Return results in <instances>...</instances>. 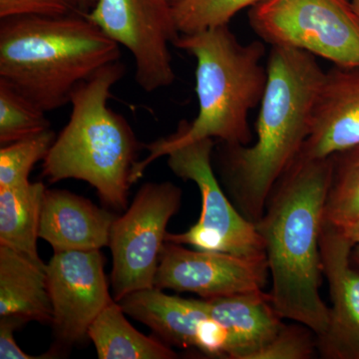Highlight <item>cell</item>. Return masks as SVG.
<instances>
[{
    "label": "cell",
    "mask_w": 359,
    "mask_h": 359,
    "mask_svg": "<svg viewBox=\"0 0 359 359\" xmlns=\"http://www.w3.org/2000/svg\"><path fill=\"white\" fill-rule=\"evenodd\" d=\"M46 190L42 182L30 181L0 188V245L36 262H42L37 240Z\"/></svg>",
    "instance_id": "obj_18"
},
{
    "label": "cell",
    "mask_w": 359,
    "mask_h": 359,
    "mask_svg": "<svg viewBox=\"0 0 359 359\" xmlns=\"http://www.w3.org/2000/svg\"><path fill=\"white\" fill-rule=\"evenodd\" d=\"M250 27L271 46L289 47L359 67V14L351 0H263L250 7Z\"/></svg>",
    "instance_id": "obj_6"
},
{
    "label": "cell",
    "mask_w": 359,
    "mask_h": 359,
    "mask_svg": "<svg viewBox=\"0 0 359 359\" xmlns=\"http://www.w3.org/2000/svg\"><path fill=\"white\" fill-rule=\"evenodd\" d=\"M353 259L356 264H359V245H354L353 250Z\"/></svg>",
    "instance_id": "obj_29"
},
{
    "label": "cell",
    "mask_w": 359,
    "mask_h": 359,
    "mask_svg": "<svg viewBox=\"0 0 359 359\" xmlns=\"http://www.w3.org/2000/svg\"><path fill=\"white\" fill-rule=\"evenodd\" d=\"M181 189L171 182L146 183L111 229V287L120 302L131 292L154 287L167 226L182 205Z\"/></svg>",
    "instance_id": "obj_8"
},
{
    "label": "cell",
    "mask_w": 359,
    "mask_h": 359,
    "mask_svg": "<svg viewBox=\"0 0 359 359\" xmlns=\"http://www.w3.org/2000/svg\"><path fill=\"white\" fill-rule=\"evenodd\" d=\"M269 275L266 257L250 259L229 252L190 250L166 242L154 287L214 299L263 290Z\"/></svg>",
    "instance_id": "obj_11"
},
{
    "label": "cell",
    "mask_w": 359,
    "mask_h": 359,
    "mask_svg": "<svg viewBox=\"0 0 359 359\" xmlns=\"http://www.w3.org/2000/svg\"><path fill=\"white\" fill-rule=\"evenodd\" d=\"M120 55L85 13L0 18V79L46 112L70 103L78 84Z\"/></svg>",
    "instance_id": "obj_4"
},
{
    "label": "cell",
    "mask_w": 359,
    "mask_h": 359,
    "mask_svg": "<svg viewBox=\"0 0 359 359\" xmlns=\"http://www.w3.org/2000/svg\"><path fill=\"white\" fill-rule=\"evenodd\" d=\"M125 73V65L115 61L77 85L71 95L69 121L42 165V176L50 183L67 179L87 182L103 204L116 211L128 208L132 172L140 148L128 121L108 105L111 90Z\"/></svg>",
    "instance_id": "obj_5"
},
{
    "label": "cell",
    "mask_w": 359,
    "mask_h": 359,
    "mask_svg": "<svg viewBox=\"0 0 359 359\" xmlns=\"http://www.w3.org/2000/svg\"><path fill=\"white\" fill-rule=\"evenodd\" d=\"M263 0H182L173 6L177 27L181 34H192L229 25L231 18L247 7Z\"/></svg>",
    "instance_id": "obj_23"
},
{
    "label": "cell",
    "mask_w": 359,
    "mask_h": 359,
    "mask_svg": "<svg viewBox=\"0 0 359 359\" xmlns=\"http://www.w3.org/2000/svg\"><path fill=\"white\" fill-rule=\"evenodd\" d=\"M204 299L210 316L230 332V359H252L285 325L264 290Z\"/></svg>",
    "instance_id": "obj_16"
},
{
    "label": "cell",
    "mask_w": 359,
    "mask_h": 359,
    "mask_svg": "<svg viewBox=\"0 0 359 359\" xmlns=\"http://www.w3.org/2000/svg\"><path fill=\"white\" fill-rule=\"evenodd\" d=\"M353 243L339 229L323 222L320 235L323 273L332 308L327 330L316 346L330 359H359V271L351 266Z\"/></svg>",
    "instance_id": "obj_12"
},
{
    "label": "cell",
    "mask_w": 359,
    "mask_h": 359,
    "mask_svg": "<svg viewBox=\"0 0 359 359\" xmlns=\"http://www.w3.org/2000/svg\"><path fill=\"white\" fill-rule=\"evenodd\" d=\"M162 290H137L118 302L125 313L147 325L166 344L204 353L217 330L205 299H183Z\"/></svg>",
    "instance_id": "obj_14"
},
{
    "label": "cell",
    "mask_w": 359,
    "mask_h": 359,
    "mask_svg": "<svg viewBox=\"0 0 359 359\" xmlns=\"http://www.w3.org/2000/svg\"><path fill=\"white\" fill-rule=\"evenodd\" d=\"M80 0H0V18L13 16H57L82 14Z\"/></svg>",
    "instance_id": "obj_25"
},
{
    "label": "cell",
    "mask_w": 359,
    "mask_h": 359,
    "mask_svg": "<svg viewBox=\"0 0 359 359\" xmlns=\"http://www.w3.org/2000/svg\"><path fill=\"white\" fill-rule=\"evenodd\" d=\"M340 231L353 243L354 245H359V219L354 222L351 226H347V228L344 229V230Z\"/></svg>",
    "instance_id": "obj_27"
},
{
    "label": "cell",
    "mask_w": 359,
    "mask_h": 359,
    "mask_svg": "<svg viewBox=\"0 0 359 359\" xmlns=\"http://www.w3.org/2000/svg\"><path fill=\"white\" fill-rule=\"evenodd\" d=\"M268 82L252 146L221 143L215 159L226 195L257 223L278 180L301 154L311 130L314 103L325 72L316 56L271 46Z\"/></svg>",
    "instance_id": "obj_1"
},
{
    "label": "cell",
    "mask_w": 359,
    "mask_h": 359,
    "mask_svg": "<svg viewBox=\"0 0 359 359\" xmlns=\"http://www.w3.org/2000/svg\"><path fill=\"white\" fill-rule=\"evenodd\" d=\"M25 321L15 316H0V358L1 359H53L60 358L61 353L51 348L41 355L25 353L16 344L14 332L25 325Z\"/></svg>",
    "instance_id": "obj_26"
},
{
    "label": "cell",
    "mask_w": 359,
    "mask_h": 359,
    "mask_svg": "<svg viewBox=\"0 0 359 359\" xmlns=\"http://www.w3.org/2000/svg\"><path fill=\"white\" fill-rule=\"evenodd\" d=\"M0 316L52 323L46 264L4 245H0Z\"/></svg>",
    "instance_id": "obj_17"
},
{
    "label": "cell",
    "mask_w": 359,
    "mask_h": 359,
    "mask_svg": "<svg viewBox=\"0 0 359 359\" xmlns=\"http://www.w3.org/2000/svg\"><path fill=\"white\" fill-rule=\"evenodd\" d=\"M119 302L101 311L88 330L100 359H174L178 354L162 339L141 334L127 320Z\"/></svg>",
    "instance_id": "obj_19"
},
{
    "label": "cell",
    "mask_w": 359,
    "mask_h": 359,
    "mask_svg": "<svg viewBox=\"0 0 359 359\" xmlns=\"http://www.w3.org/2000/svg\"><path fill=\"white\" fill-rule=\"evenodd\" d=\"M351 2H353L354 8H355V11H358L359 14V0H351Z\"/></svg>",
    "instance_id": "obj_30"
},
{
    "label": "cell",
    "mask_w": 359,
    "mask_h": 359,
    "mask_svg": "<svg viewBox=\"0 0 359 359\" xmlns=\"http://www.w3.org/2000/svg\"><path fill=\"white\" fill-rule=\"evenodd\" d=\"M359 219V146L334 155L323 222L344 230Z\"/></svg>",
    "instance_id": "obj_20"
},
{
    "label": "cell",
    "mask_w": 359,
    "mask_h": 359,
    "mask_svg": "<svg viewBox=\"0 0 359 359\" xmlns=\"http://www.w3.org/2000/svg\"><path fill=\"white\" fill-rule=\"evenodd\" d=\"M96 2L97 0H80V6L84 13H87L92 7L95 6Z\"/></svg>",
    "instance_id": "obj_28"
},
{
    "label": "cell",
    "mask_w": 359,
    "mask_h": 359,
    "mask_svg": "<svg viewBox=\"0 0 359 359\" xmlns=\"http://www.w3.org/2000/svg\"><path fill=\"white\" fill-rule=\"evenodd\" d=\"M168 1H169L170 4H172V6H174V4H178V2L182 1V0H168Z\"/></svg>",
    "instance_id": "obj_31"
},
{
    "label": "cell",
    "mask_w": 359,
    "mask_h": 359,
    "mask_svg": "<svg viewBox=\"0 0 359 359\" xmlns=\"http://www.w3.org/2000/svg\"><path fill=\"white\" fill-rule=\"evenodd\" d=\"M104 264L100 250L54 252L46 264L56 339L53 348L61 354L89 339L92 323L114 301Z\"/></svg>",
    "instance_id": "obj_10"
},
{
    "label": "cell",
    "mask_w": 359,
    "mask_h": 359,
    "mask_svg": "<svg viewBox=\"0 0 359 359\" xmlns=\"http://www.w3.org/2000/svg\"><path fill=\"white\" fill-rule=\"evenodd\" d=\"M214 139L180 146L167 154L168 166L179 178L199 188L202 210L199 221L181 233H167L166 242L194 249L229 252L236 256L266 257L256 224L245 218L222 188L212 168Z\"/></svg>",
    "instance_id": "obj_7"
},
{
    "label": "cell",
    "mask_w": 359,
    "mask_h": 359,
    "mask_svg": "<svg viewBox=\"0 0 359 359\" xmlns=\"http://www.w3.org/2000/svg\"><path fill=\"white\" fill-rule=\"evenodd\" d=\"M117 217L76 194L47 189L39 238L46 241L54 252L100 250L109 247L111 229Z\"/></svg>",
    "instance_id": "obj_15"
},
{
    "label": "cell",
    "mask_w": 359,
    "mask_h": 359,
    "mask_svg": "<svg viewBox=\"0 0 359 359\" xmlns=\"http://www.w3.org/2000/svg\"><path fill=\"white\" fill-rule=\"evenodd\" d=\"M174 46L191 54L197 62L199 113L193 122L180 123L174 134L146 146L149 154L135 165L133 184L149 165L180 146L203 139L242 146L252 141L249 113L261 104L268 82V69L261 63L266 55L264 42L241 43L224 25L181 34Z\"/></svg>",
    "instance_id": "obj_3"
},
{
    "label": "cell",
    "mask_w": 359,
    "mask_h": 359,
    "mask_svg": "<svg viewBox=\"0 0 359 359\" xmlns=\"http://www.w3.org/2000/svg\"><path fill=\"white\" fill-rule=\"evenodd\" d=\"M56 139L52 129L13 142L0 149V188L29 182L33 167L43 161Z\"/></svg>",
    "instance_id": "obj_22"
},
{
    "label": "cell",
    "mask_w": 359,
    "mask_h": 359,
    "mask_svg": "<svg viewBox=\"0 0 359 359\" xmlns=\"http://www.w3.org/2000/svg\"><path fill=\"white\" fill-rule=\"evenodd\" d=\"M85 14L106 36L131 52L135 79L144 91L151 93L174 83L170 45L181 33L168 0H97Z\"/></svg>",
    "instance_id": "obj_9"
},
{
    "label": "cell",
    "mask_w": 359,
    "mask_h": 359,
    "mask_svg": "<svg viewBox=\"0 0 359 359\" xmlns=\"http://www.w3.org/2000/svg\"><path fill=\"white\" fill-rule=\"evenodd\" d=\"M332 170L334 155H299L278 180L255 223L264 241L276 311L318 337L330 320V308L320 292V235Z\"/></svg>",
    "instance_id": "obj_2"
},
{
    "label": "cell",
    "mask_w": 359,
    "mask_h": 359,
    "mask_svg": "<svg viewBox=\"0 0 359 359\" xmlns=\"http://www.w3.org/2000/svg\"><path fill=\"white\" fill-rule=\"evenodd\" d=\"M46 111L0 79V144L1 146L51 129Z\"/></svg>",
    "instance_id": "obj_21"
},
{
    "label": "cell",
    "mask_w": 359,
    "mask_h": 359,
    "mask_svg": "<svg viewBox=\"0 0 359 359\" xmlns=\"http://www.w3.org/2000/svg\"><path fill=\"white\" fill-rule=\"evenodd\" d=\"M359 146V67L334 66L318 90L301 156L327 158Z\"/></svg>",
    "instance_id": "obj_13"
},
{
    "label": "cell",
    "mask_w": 359,
    "mask_h": 359,
    "mask_svg": "<svg viewBox=\"0 0 359 359\" xmlns=\"http://www.w3.org/2000/svg\"><path fill=\"white\" fill-rule=\"evenodd\" d=\"M313 330L306 325H283L269 344L254 354L252 359H308L313 354L316 341Z\"/></svg>",
    "instance_id": "obj_24"
}]
</instances>
